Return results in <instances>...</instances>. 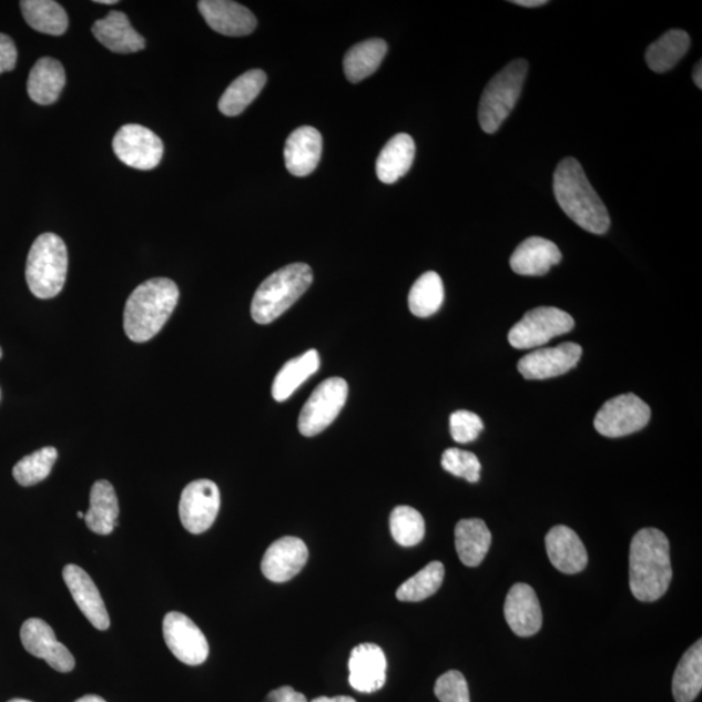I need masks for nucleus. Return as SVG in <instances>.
<instances>
[{
	"label": "nucleus",
	"instance_id": "nucleus-40",
	"mask_svg": "<svg viewBox=\"0 0 702 702\" xmlns=\"http://www.w3.org/2000/svg\"><path fill=\"white\" fill-rule=\"evenodd\" d=\"M485 428L479 415L459 410L450 415V434L452 440L459 444H468L478 439Z\"/></svg>",
	"mask_w": 702,
	"mask_h": 702
},
{
	"label": "nucleus",
	"instance_id": "nucleus-6",
	"mask_svg": "<svg viewBox=\"0 0 702 702\" xmlns=\"http://www.w3.org/2000/svg\"><path fill=\"white\" fill-rule=\"evenodd\" d=\"M527 72L526 60L517 59L489 81L479 104L478 116L482 131L492 134L500 130L522 94Z\"/></svg>",
	"mask_w": 702,
	"mask_h": 702
},
{
	"label": "nucleus",
	"instance_id": "nucleus-21",
	"mask_svg": "<svg viewBox=\"0 0 702 702\" xmlns=\"http://www.w3.org/2000/svg\"><path fill=\"white\" fill-rule=\"evenodd\" d=\"M550 562L563 573H579L587 568L588 555L583 541L576 531L566 526H556L546 538Z\"/></svg>",
	"mask_w": 702,
	"mask_h": 702
},
{
	"label": "nucleus",
	"instance_id": "nucleus-41",
	"mask_svg": "<svg viewBox=\"0 0 702 702\" xmlns=\"http://www.w3.org/2000/svg\"><path fill=\"white\" fill-rule=\"evenodd\" d=\"M17 63V44L11 37L0 33V74L13 71Z\"/></svg>",
	"mask_w": 702,
	"mask_h": 702
},
{
	"label": "nucleus",
	"instance_id": "nucleus-4",
	"mask_svg": "<svg viewBox=\"0 0 702 702\" xmlns=\"http://www.w3.org/2000/svg\"><path fill=\"white\" fill-rule=\"evenodd\" d=\"M313 281V269L306 263H293L274 272L254 294L252 302L254 322L269 324L281 318L304 296Z\"/></svg>",
	"mask_w": 702,
	"mask_h": 702
},
{
	"label": "nucleus",
	"instance_id": "nucleus-35",
	"mask_svg": "<svg viewBox=\"0 0 702 702\" xmlns=\"http://www.w3.org/2000/svg\"><path fill=\"white\" fill-rule=\"evenodd\" d=\"M445 577L444 564L434 561L421 569L417 576L407 579L397 590V599L404 602H419L431 598L440 590Z\"/></svg>",
	"mask_w": 702,
	"mask_h": 702
},
{
	"label": "nucleus",
	"instance_id": "nucleus-50",
	"mask_svg": "<svg viewBox=\"0 0 702 702\" xmlns=\"http://www.w3.org/2000/svg\"><path fill=\"white\" fill-rule=\"evenodd\" d=\"M3 356V352H2V347H0V358H2Z\"/></svg>",
	"mask_w": 702,
	"mask_h": 702
},
{
	"label": "nucleus",
	"instance_id": "nucleus-48",
	"mask_svg": "<svg viewBox=\"0 0 702 702\" xmlns=\"http://www.w3.org/2000/svg\"><path fill=\"white\" fill-rule=\"evenodd\" d=\"M9 702H32V701L24 700V699H13V700H11Z\"/></svg>",
	"mask_w": 702,
	"mask_h": 702
},
{
	"label": "nucleus",
	"instance_id": "nucleus-17",
	"mask_svg": "<svg viewBox=\"0 0 702 702\" xmlns=\"http://www.w3.org/2000/svg\"><path fill=\"white\" fill-rule=\"evenodd\" d=\"M199 10L208 27L223 35L244 37L256 28L254 13L231 0H201Z\"/></svg>",
	"mask_w": 702,
	"mask_h": 702
},
{
	"label": "nucleus",
	"instance_id": "nucleus-49",
	"mask_svg": "<svg viewBox=\"0 0 702 702\" xmlns=\"http://www.w3.org/2000/svg\"><path fill=\"white\" fill-rule=\"evenodd\" d=\"M78 517L79 518H85V515H84V512L80 511V512H78Z\"/></svg>",
	"mask_w": 702,
	"mask_h": 702
},
{
	"label": "nucleus",
	"instance_id": "nucleus-19",
	"mask_svg": "<svg viewBox=\"0 0 702 702\" xmlns=\"http://www.w3.org/2000/svg\"><path fill=\"white\" fill-rule=\"evenodd\" d=\"M63 578L75 606L84 613L88 621L98 630H108L110 628L108 609H105L102 596L87 571L79 566L68 564L63 570Z\"/></svg>",
	"mask_w": 702,
	"mask_h": 702
},
{
	"label": "nucleus",
	"instance_id": "nucleus-34",
	"mask_svg": "<svg viewBox=\"0 0 702 702\" xmlns=\"http://www.w3.org/2000/svg\"><path fill=\"white\" fill-rule=\"evenodd\" d=\"M444 296V284L439 274L433 271L426 272L415 282L410 291V312L418 318H429L439 312Z\"/></svg>",
	"mask_w": 702,
	"mask_h": 702
},
{
	"label": "nucleus",
	"instance_id": "nucleus-23",
	"mask_svg": "<svg viewBox=\"0 0 702 702\" xmlns=\"http://www.w3.org/2000/svg\"><path fill=\"white\" fill-rule=\"evenodd\" d=\"M92 32L104 48L116 54H133L145 49V38L135 32L123 12L112 11L108 17L96 20Z\"/></svg>",
	"mask_w": 702,
	"mask_h": 702
},
{
	"label": "nucleus",
	"instance_id": "nucleus-25",
	"mask_svg": "<svg viewBox=\"0 0 702 702\" xmlns=\"http://www.w3.org/2000/svg\"><path fill=\"white\" fill-rule=\"evenodd\" d=\"M415 160V142L411 135L399 133L384 146L376 161L377 179L384 184H395L410 171Z\"/></svg>",
	"mask_w": 702,
	"mask_h": 702
},
{
	"label": "nucleus",
	"instance_id": "nucleus-10",
	"mask_svg": "<svg viewBox=\"0 0 702 702\" xmlns=\"http://www.w3.org/2000/svg\"><path fill=\"white\" fill-rule=\"evenodd\" d=\"M112 147L120 162L140 171L156 169L164 153L162 140L153 131L139 124L120 128L113 138Z\"/></svg>",
	"mask_w": 702,
	"mask_h": 702
},
{
	"label": "nucleus",
	"instance_id": "nucleus-18",
	"mask_svg": "<svg viewBox=\"0 0 702 702\" xmlns=\"http://www.w3.org/2000/svg\"><path fill=\"white\" fill-rule=\"evenodd\" d=\"M349 683L360 693H374L387 682V659L376 644H360L353 649L349 660Z\"/></svg>",
	"mask_w": 702,
	"mask_h": 702
},
{
	"label": "nucleus",
	"instance_id": "nucleus-37",
	"mask_svg": "<svg viewBox=\"0 0 702 702\" xmlns=\"http://www.w3.org/2000/svg\"><path fill=\"white\" fill-rule=\"evenodd\" d=\"M58 459V450L42 448L27 456L13 467V478L22 487H32L47 479Z\"/></svg>",
	"mask_w": 702,
	"mask_h": 702
},
{
	"label": "nucleus",
	"instance_id": "nucleus-29",
	"mask_svg": "<svg viewBox=\"0 0 702 702\" xmlns=\"http://www.w3.org/2000/svg\"><path fill=\"white\" fill-rule=\"evenodd\" d=\"M267 74L262 70L247 71L234 80L218 101V111L225 116H238L262 92Z\"/></svg>",
	"mask_w": 702,
	"mask_h": 702
},
{
	"label": "nucleus",
	"instance_id": "nucleus-45",
	"mask_svg": "<svg viewBox=\"0 0 702 702\" xmlns=\"http://www.w3.org/2000/svg\"><path fill=\"white\" fill-rule=\"evenodd\" d=\"M693 81H694V85H696L699 89L702 88V67H701V60L700 62L694 65V70H693Z\"/></svg>",
	"mask_w": 702,
	"mask_h": 702
},
{
	"label": "nucleus",
	"instance_id": "nucleus-51",
	"mask_svg": "<svg viewBox=\"0 0 702 702\" xmlns=\"http://www.w3.org/2000/svg\"><path fill=\"white\" fill-rule=\"evenodd\" d=\"M0 397H2V394H0Z\"/></svg>",
	"mask_w": 702,
	"mask_h": 702
},
{
	"label": "nucleus",
	"instance_id": "nucleus-39",
	"mask_svg": "<svg viewBox=\"0 0 702 702\" xmlns=\"http://www.w3.org/2000/svg\"><path fill=\"white\" fill-rule=\"evenodd\" d=\"M435 694L440 702H470V691L462 673L448 671L437 679Z\"/></svg>",
	"mask_w": 702,
	"mask_h": 702
},
{
	"label": "nucleus",
	"instance_id": "nucleus-42",
	"mask_svg": "<svg viewBox=\"0 0 702 702\" xmlns=\"http://www.w3.org/2000/svg\"><path fill=\"white\" fill-rule=\"evenodd\" d=\"M263 702H307V699L305 694L294 691L289 685H285L269 692Z\"/></svg>",
	"mask_w": 702,
	"mask_h": 702
},
{
	"label": "nucleus",
	"instance_id": "nucleus-3",
	"mask_svg": "<svg viewBox=\"0 0 702 702\" xmlns=\"http://www.w3.org/2000/svg\"><path fill=\"white\" fill-rule=\"evenodd\" d=\"M180 292L175 282L151 278L133 291L124 308V330L133 343L154 338L177 306Z\"/></svg>",
	"mask_w": 702,
	"mask_h": 702
},
{
	"label": "nucleus",
	"instance_id": "nucleus-26",
	"mask_svg": "<svg viewBox=\"0 0 702 702\" xmlns=\"http://www.w3.org/2000/svg\"><path fill=\"white\" fill-rule=\"evenodd\" d=\"M455 533L459 560L468 568H478L485 561L492 543V533L485 520L477 518L459 520Z\"/></svg>",
	"mask_w": 702,
	"mask_h": 702
},
{
	"label": "nucleus",
	"instance_id": "nucleus-30",
	"mask_svg": "<svg viewBox=\"0 0 702 702\" xmlns=\"http://www.w3.org/2000/svg\"><path fill=\"white\" fill-rule=\"evenodd\" d=\"M387 42L374 38L353 47L344 58V72L346 79L357 84L377 71L387 55Z\"/></svg>",
	"mask_w": 702,
	"mask_h": 702
},
{
	"label": "nucleus",
	"instance_id": "nucleus-24",
	"mask_svg": "<svg viewBox=\"0 0 702 702\" xmlns=\"http://www.w3.org/2000/svg\"><path fill=\"white\" fill-rule=\"evenodd\" d=\"M65 71L57 59L41 58L32 68L28 79L30 100L41 105H50L59 100L65 87Z\"/></svg>",
	"mask_w": 702,
	"mask_h": 702
},
{
	"label": "nucleus",
	"instance_id": "nucleus-28",
	"mask_svg": "<svg viewBox=\"0 0 702 702\" xmlns=\"http://www.w3.org/2000/svg\"><path fill=\"white\" fill-rule=\"evenodd\" d=\"M319 367L321 358L315 349L307 350L302 356L286 362L272 384V397L277 403L286 401L308 377L318 373Z\"/></svg>",
	"mask_w": 702,
	"mask_h": 702
},
{
	"label": "nucleus",
	"instance_id": "nucleus-7",
	"mask_svg": "<svg viewBox=\"0 0 702 702\" xmlns=\"http://www.w3.org/2000/svg\"><path fill=\"white\" fill-rule=\"evenodd\" d=\"M576 326L572 316L557 307H536L509 332V343L519 350L536 349L550 339L569 334Z\"/></svg>",
	"mask_w": 702,
	"mask_h": 702
},
{
	"label": "nucleus",
	"instance_id": "nucleus-16",
	"mask_svg": "<svg viewBox=\"0 0 702 702\" xmlns=\"http://www.w3.org/2000/svg\"><path fill=\"white\" fill-rule=\"evenodd\" d=\"M503 613L506 622L516 635L530 638L541 630L542 611L533 588L518 583L506 596Z\"/></svg>",
	"mask_w": 702,
	"mask_h": 702
},
{
	"label": "nucleus",
	"instance_id": "nucleus-13",
	"mask_svg": "<svg viewBox=\"0 0 702 702\" xmlns=\"http://www.w3.org/2000/svg\"><path fill=\"white\" fill-rule=\"evenodd\" d=\"M581 353L580 345L573 343L533 350L519 360L518 369L527 380H547L568 374L578 365Z\"/></svg>",
	"mask_w": 702,
	"mask_h": 702
},
{
	"label": "nucleus",
	"instance_id": "nucleus-38",
	"mask_svg": "<svg viewBox=\"0 0 702 702\" xmlns=\"http://www.w3.org/2000/svg\"><path fill=\"white\" fill-rule=\"evenodd\" d=\"M441 465L445 471L464 478L470 482L480 480L481 465L477 456L471 451L450 448L444 451Z\"/></svg>",
	"mask_w": 702,
	"mask_h": 702
},
{
	"label": "nucleus",
	"instance_id": "nucleus-22",
	"mask_svg": "<svg viewBox=\"0 0 702 702\" xmlns=\"http://www.w3.org/2000/svg\"><path fill=\"white\" fill-rule=\"evenodd\" d=\"M561 261L562 253L552 241L530 237L512 253L510 267L518 275L543 276Z\"/></svg>",
	"mask_w": 702,
	"mask_h": 702
},
{
	"label": "nucleus",
	"instance_id": "nucleus-44",
	"mask_svg": "<svg viewBox=\"0 0 702 702\" xmlns=\"http://www.w3.org/2000/svg\"><path fill=\"white\" fill-rule=\"evenodd\" d=\"M312 702H357V701L349 696H336V698L322 696V698L313 700Z\"/></svg>",
	"mask_w": 702,
	"mask_h": 702
},
{
	"label": "nucleus",
	"instance_id": "nucleus-1",
	"mask_svg": "<svg viewBox=\"0 0 702 702\" xmlns=\"http://www.w3.org/2000/svg\"><path fill=\"white\" fill-rule=\"evenodd\" d=\"M673 580L670 543L657 528L640 530L630 547V588L641 602L660 600Z\"/></svg>",
	"mask_w": 702,
	"mask_h": 702
},
{
	"label": "nucleus",
	"instance_id": "nucleus-5",
	"mask_svg": "<svg viewBox=\"0 0 702 702\" xmlns=\"http://www.w3.org/2000/svg\"><path fill=\"white\" fill-rule=\"evenodd\" d=\"M68 253L64 241L54 233H43L34 241L27 261V283L37 298L58 296L65 284Z\"/></svg>",
	"mask_w": 702,
	"mask_h": 702
},
{
	"label": "nucleus",
	"instance_id": "nucleus-47",
	"mask_svg": "<svg viewBox=\"0 0 702 702\" xmlns=\"http://www.w3.org/2000/svg\"><path fill=\"white\" fill-rule=\"evenodd\" d=\"M95 3H98V4H109V6H112V4H116V3H118V0H96V2H95Z\"/></svg>",
	"mask_w": 702,
	"mask_h": 702
},
{
	"label": "nucleus",
	"instance_id": "nucleus-8",
	"mask_svg": "<svg viewBox=\"0 0 702 702\" xmlns=\"http://www.w3.org/2000/svg\"><path fill=\"white\" fill-rule=\"evenodd\" d=\"M349 387L342 377H330L316 387L302 407L298 418L299 433L314 437L326 431L344 409Z\"/></svg>",
	"mask_w": 702,
	"mask_h": 702
},
{
	"label": "nucleus",
	"instance_id": "nucleus-33",
	"mask_svg": "<svg viewBox=\"0 0 702 702\" xmlns=\"http://www.w3.org/2000/svg\"><path fill=\"white\" fill-rule=\"evenodd\" d=\"M691 38L684 30L673 29L649 47L647 63L655 73H665L681 62L690 50Z\"/></svg>",
	"mask_w": 702,
	"mask_h": 702
},
{
	"label": "nucleus",
	"instance_id": "nucleus-20",
	"mask_svg": "<svg viewBox=\"0 0 702 702\" xmlns=\"http://www.w3.org/2000/svg\"><path fill=\"white\" fill-rule=\"evenodd\" d=\"M323 139L313 126H301L285 143V165L293 176L305 177L318 167L322 157Z\"/></svg>",
	"mask_w": 702,
	"mask_h": 702
},
{
	"label": "nucleus",
	"instance_id": "nucleus-11",
	"mask_svg": "<svg viewBox=\"0 0 702 702\" xmlns=\"http://www.w3.org/2000/svg\"><path fill=\"white\" fill-rule=\"evenodd\" d=\"M221 509V492L214 481L195 480L181 494L179 506L181 523L191 533L206 532L214 525Z\"/></svg>",
	"mask_w": 702,
	"mask_h": 702
},
{
	"label": "nucleus",
	"instance_id": "nucleus-14",
	"mask_svg": "<svg viewBox=\"0 0 702 702\" xmlns=\"http://www.w3.org/2000/svg\"><path fill=\"white\" fill-rule=\"evenodd\" d=\"M20 637L27 652L47 661L59 673H70L74 669L73 655L59 643L54 630L42 619H28L22 624Z\"/></svg>",
	"mask_w": 702,
	"mask_h": 702
},
{
	"label": "nucleus",
	"instance_id": "nucleus-46",
	"mask_svg": "<svg viewBox=\"0 0 702 702\" xmlns=\"http://www.w3.org/2000/svg\"><path fill=\"white\" fill-rule=\"evenodd\" d=\"M74 702H108L100 696H95V694H87V696L79 699Z\"/></svg>",
	"mask_w": 702,
	"mask_h": 702
},
{
	"label": "nucleus",
	"instance_id": "nucleus-36",
	"mask_svg": "<svg viewBox=\"0 0 702 702\" xmlns=\"http://www.w3.org/2000/svg\"><path fill=\"white\" fill-rule=\"evenodd\" d=\"M390 533L399 546L411 548L425 539L426 523L420 512L410 506H397L391 511Z\"/></svg>",
	"mask_w": 702,
	"mask_h": 702
},
{
	"label": "nucleus",
	"instance_id": "nucleus-31",
	"mask_svg": "<svg viewBox=\"0 0 702 702\" xmlns=\"http://www.w3.org/2000/svg\"><path fill=\"white\" fill-rule=\"evenodd\" d=\"M22 17L37 32L49 35H63L67 32L68 14L62 6L52 0H22Z\"/></svg>",
	"mask_w": 702,
	"mask_h": 702
},
{
	"label": "nucleus",
	"instance_id": "nucleus-43",
	"mask_svg": "<svg viewBox=\"0 0 702 702\" xmlns=\"http://www.w3.org/2000/svg\"><path fill=\"white\" fill-rule=\"evenodd\" d=\"M511 3L527 7V9H535V7H541V6L548 4L547 0H516V2H511Z\"/></svg>",
	"mask_w": 702,
	"mask_h": 702
},
{
	"label": "nucleus",
	"instance_id": "nucleus-12",
	"mask_svg": "<svg viewBox=\"0 0 702 702\" xmlns=\"http://www.w3.org/2000/svg\"><path fill=\"white\" fill-rule=\"evenodd\" d=\"M163 635L172 654L185 665L199 667L207 660L210 648L206 637L183 613L171 611L164 617Z\"/></svg>",
	"mask_w": 702,
	"mask_h": 702
},
{
	"label": "nucleus",
	"instance_id": "nucleus-27",
	"mask_svg": "<svg viewBox=\"0 0 702 702\" xmlns=\"http://www.w3.org/2000/svg\"><path fill=\"white\" fill-rule=\"evenodd\" d=\"M119 501L115 489L108 480L96 481L90 492V509L85 516L89 530L98 535H110L119 518Z\"/></svg>",
	"mask_w": 702,
	"mask_h": 702
},
{
	"label": "nucleus",
	"instance_id": "nucleus-9",
	"mask_svg": "<svg viewBox=\"0 0 702 702\" xmlns=\"http://www.w3.org/2000/svg\"><path fill=\"white\" fill-rule=\"evenodd\" d=\"M651 420V407L635 395L609 399L596 415L594 428L602 436L617 439L641 431Z\"/></svg>",
	"mask_w": 702,
	"mask_h": 702
},
{
	"label": "nucleus",
	"instance_id": "nucleus-2",
	"mask_svg": "<svg viewBox=\"0 0 702 702\" xmlns=\"http://www.w3.org/2000/svg\"><path fill=\"white\" fill-rule=\"evenodd\" d=\"M555 195L558 205L580 228L606 234L610 226L608 208L594 192L583 167L573 157H566L555 172Z\"/></svg>",
	"mask_w": 702,
	"mask_h": 702
},
{
	"label": "nucleus",
	"instance_id": "nucleus-15",
	"mask_svg": "<svg viewBox=\"0 0 702 702\" xmlns=\"http://www.w3.org/2000/svg\"><path fill=\"white\" fill-rule=\"evenodd\" d=\"M308 560L306 543L286 536L276 540L266 550L262 560L263 576L274 583H285L298 576Z\"/></svg>",
	"mask_w": 702,
	"mask_h": 702
},
{
	"label": "nucleus",
	"instance_id": "nucleus-32",
	"mask_svg": "<svg viewBox=\"0 0 702 702\" xmlns=\"http://www.w3.org/2000/svg\"><path fill=\"white\" fill-rule=\"evenodd\" d=\"M702 689V641L686 651L675 670L673 694L675 702H693Z\"/></svg>",
	"mask_w": 702,
	"mask_h": 702
}]
</instances>
